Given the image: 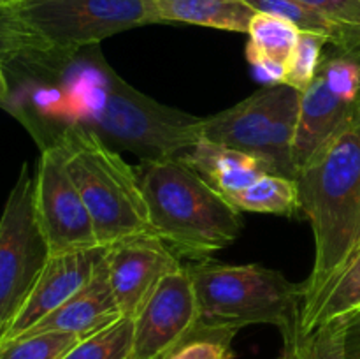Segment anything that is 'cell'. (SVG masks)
Masks as SVG:
<instances>
[{
	"mask_svg": "<svg viewBox=\"0 0 360 359\" xmlns=\"http://www.w3.org/2000/svg\"><path fill=\"white\" fill-rule=\"evenodd\" d=\"M67 62L46 74L63 81L69 118L62 123L84 127L115 150L139 155L141 160L181 158L202 139L204 118L134 88L105 62L97 44L74 53L72 76Z\"/></svg>",
	"mask_w": 360,
	"mask_h": 359,
	"instance_id": "6da1fadb",
	"label": "cell"
},
{
	"mask_svg": "<svg viewBox=\"0 0 360 359\" xmlns=\"http://www.w3.org/2000/svg\"><path fill=\"white\" fill-rule=\"evenodd\" d=\"M301 211L315 236V264L304 282L309 305L360 245V115L327 139L297 172Z\"/></svg>",
	"mask_w": 360,
	"mask_h": 359,
	"instance_id": "7a4b0ae2",
	"label": "cell"
},
{
	"mask_svg": "<svg viewBox=\"0 0 360 359\" xmlns=\"http://www.w3.org/2000/svg\"><path fill=\"white\" fill-rule=\"evenodd\" d=\"M39 146L58 151L94 222L98 245L151 232L136 169L101 136L74 123L25 120Z\"/></svg>",
	"mask_w": 360,
	"mask_h": 359,
	"instance_id": "3957f363",
	"label": "cell"
},
{
	"mask_svg": "<svg viewBox=\"0 0 360 359\" xmlns=\"http://www.w3.org/2000/svg\"><path fill=\"white\" fill-rule=\"evenodd\" d=\"M136 172L151 232L176 256L206 260L239 238L241 211L181 158L141 160Z\"/></svg>",
	"mask_w": 360,
	"mask_h": 359,
	"instance_id": "277c9868",
	"label": "cell"
},
{
	"mask_svg": "<svg viewBox=\"0 0 360 359\" xmlns=\"http://www.w3.org/2000/svg\"><path fill=\"white\" fill-rule=\"evenodd\" d=\"M186 267L199 305L197 333L236 334L250 324H273L285 336L301 326L304 284H294L281 271L210 260Z\"/></svg>",
	"mask_w": 360,
	"mask_h": 359,
	"instance_id": "5b68a950",
	"label": "cell"
},
{
	"mask_svg": "<svg viewBox=\"0 0 360 359\" xmlns=\"http://www.w3.org/2000/svg\"><path fill=\"white\" fill-rule=\"evenodd\" d=\"M49 259L35 211V178L25 162L0 217V341Z\"/></svg>",
	"mask_w": 360,
	"mask_h": 359,
	"instance_id": "8992f818",
	"label": "cell"
},
{
	"mask_svg": "<svg viewBox=\"0 0 360 359\" xmlns=\"http://www.w3.org/2000/svg\"><path fill=\"white\" fill-rule=\"evenodd\" d=\"M18 9L53 48L65 53L153 25L150 0H20Z\"/></svg>",
	"mask_w": 360,
	"mask_h": 359,
	"instance_id": "52a82bcc",
	"label": "cell"
},
{
	"mask_svg": "<svg viewBox=\"0 0 360 359\" xmlns=\"http://www.w3.org/2000/svg\"><path fill=\"white\" fill-rule=\"evenodd\" d=\"M35 211L49 256L101 246L90 211L62 157L51 146L41 148L35 175Z\"/></svg>",
	"mask_w": 360,
	"mask_h": 359,
	"instance_id": "ba28073f",
	"label": "cell"
},
{
	"mask_svg": "<svg viewBox=\"0 0 360 359\" xmlns=\"http://www.w3.org/2000/svg\"><path fill=\"white\" fill-rule=\"evenodd\" d=\"M199 327L195 287L186 266L169 273L134 317L132 359H165Z\"/></svg>",
	"mask_w": 360,
	"mask_h": 359,
	"instance_id": "9c48e42d",
	"label": "cell"
},
{
	"mask_svg": "<svg viewBox=\"0 0 360 359\" xmlns=\"http://www.w3.org/2000/svg\"><path fill=\"white\" fill-rule=\"evenodd\" d=\"M109 282L123 317H136L169 273L181 267L174 250L153 232L105 246Z\"/></svg>",
	"mask_w": 360,
	"mask_h": 359,
	"instance_id": "30bf717a",
	"label": "cell"
},
{
	"mask_svg": "<svg viewBox=\"0 0 360 359\" xmlns=\"http://www.w3.org/2000/svg\"><path fill=\"white\" fill-rule=\"evenodd\" d=\"M105 246H95L79 252L49 256L41 277L35 282L30 296L13 320L0 345L13 341L27 333L32 326L69 301L94 278L98 264L104 259Z\"/></svg>",
	"mask_w": 360,
	"mask_h": 359,
	"instance_id": "8fae6325",
	"label": "cell"
},
{
	"mask_svg": "<svg viewBox=\"0 0 360 359\" xmlns=\"http://www.w3.org/2000/svg\"><path fill=\"white\" fill-rule=\"evenodd\" d=\"M299 94L288 84H269L232 108L202 120V139L234 148L260 160L274 116Z\"/></svg>",
	"mask_w": 360,
	"mask_h": 359,
	"instance_id": "7c38bea8",
	"label": "cell"
},
{
	"mask_svg": "<svg viewBox=\"0 0 360 359\" xmlns=\"http://www.w3.org/2000/svg\"><path fill=\"white\" fill-rule=\"evenodd\" d=\"M120 317L123 315L120 312L118 303H116L111 282H109V270L104 256L94 278L79 292H76L69 301L63 303L60 308L49 313L48 317L39 320L35 326H32L21 336L58 331V333H70L84 338L94 334L95 331L102 329V327L109 326Z\"/></svg>",
	"mask_w": 360,
	"mask_h": 359,
	"instance_id": "4fadbf2b",
	"label": "cell"
},
{
	"mask_svg": "<svg viewBox=\"0 0 360 359\" xmlns=\"http://www.w3.org/2000/svg\"><path fill=\"white\" fill-rule=\"evenodd\" d=\"M357 111L355 102H348L334 94L320 74L301 92L297 127L294 137V164L299 169L309 157L334 136Z\"/></svg>",
	"mask_w": 360,
	"mask_h": 359,
	"instance_id": "5bb4252c",
	"label": "cell"
},
{
	"mask_svg": "<svg viewBox=\"0 0 360 359\" xmlns=\"http://www.w3.org/2000/svg\"><path fill=\"white\" fill-rule=\"evenodd\" d=\"M183 162L195 169L213 189L225 197L252 185L257 178L266 175L262 160L245 151L200 139L181 157Z\"/></svg>",
	"mask_w": 360,
	"mask_h": 359,
	"instance_id": "9a60e30c",
	"label": "cell"
},
{
	"mask_svg": "<svg viewBox=\"0 0 360 359\" xmlns=\"http://www.w3.org/2000/svg\"><path fill=\"white\" fill-rule=\"evenodd\" d=\"M153 23H186L248 34L257 11L245 0H150Z\"/></svg>",
	"mask_w": 360,
	"mask_h": 359,
	"instance_id": "2e32d148",
	"label": "cell"
},
{
	"mask_svg": "<svg viewBox=\"0 0 360 359\" xmlns=\"http://www.w3.org/2000/svg\"><path fill=\"white\" fill-rule=\"evenodd\" d=\"M357 310H360V245L322 292L309 305L302 306V334H309L322 324L347 317Z\"/></svg>",
	"mask_w": 360,
	"mask_h": 359,
	"instance_id": "e0dca14e",
	"label": "cell"
},
{
	"mask_svg": "<svg viewBox=\"0 0 360 359\" xmlns=\"http://www.w3.org/2000/svg\"><path fill=\"white\" fill-rule=\"evenodd\" d=\"M56 51L58 49L25 20L18 2L0 4V63L4 67L20 63L32 69L48 62Z\"/></svg>",
	"mask_w": 360,
	"mask_h": 359,
	"instance_id": "ac0fdd59",
	"label": "cell"
},
{
	"mask_svg": "<svg viewBox=\"0 0 360 359\" xmlns=\"http://www.w3.org/2000/svg\"><path fill=\"white\" fill-rule=\"evenodd\" d=\"M239 211L269 213L299 218L302 215L299 187L295 180L266 172L252 185L227 197Z\"/></svg>",
	"mask_w": 360,
	"mask_h": 359,
	"instance_id": "d6986e66",
	"label": "cell"
},
{
	"mask_svg": "<svg viewBox=\"0 0 360 359\" xmlns=\"http://www.w3.org/2000/svg\"><path fill=\"white\" fill-rule=\"evenodd\" d=\"M301 30L283 18L259 13L250 21L246 58L250 65L262 60H273L287 65Z\"/></svg>",
	"mask_w": 360,
	"mask_h": 359,
	"instance_id": "ffe728a7",
	"label": "cell"
},
{
	"mask_svg": "<svg viewBox=\"0 0 360 359\" xmlns=\"http://www.w3.org/2000/svg\"><path fill=\"white\" fill-rule=\"evenodd\" d=\"M134 319L120 317L109 326L84 336L62 359H132Z\"/></svg>",
	"mask_w": 360,
	"mask_h": 359,
	"instance_id": "44dd1931",
	"label": "cell"
},
{
	"mask_svg": "<svg viewBox=\"0 0 360 359\" xmlns=\"http://www.w3.org/2000/svg\"><path fill=\"white\" fill-rule=\"evenodd\" d=\"M327 44L329 42L322 35L301 32L297 44H295L294 51L287 62L283 84H288L297 92H304L319 74Z\"/></svg>",
	"mask_w": 360,
	"mask_h": 359,
	"instance_id": "7402d4cb",
	"label": "cell"
},
{
	"mask_svg": "<svg viewBox=\"0 0 360 359\" xmlns=\"http://www.w3.org/2000/svg\"><path fill=\"white\" fill-rule=\"evenodd\" d=\"M81 338L70 333H49L21 336L0 345V359H62Z\"/></svg>",
	"mask_w": 360,
	"mask_h": 359,
	"instance_id": "603a6c76",
	"label": "cell"
},
{
	"mask_svg": "<svg viewBox=\"0 0 360 359\" xmlns=\"http://www.w3.org/2000/svg\"><path fill=\"white\" fill-rule=\"evenodd\" d=\"M319 74L327 81L330 90L341 99L357 104L360 88V58L334 51L330 55L323 53Z\"/></svg>",
	"mask_w": 360,
	"mask_h": 359,
	"instance_id": "cb8c5ba5",
	"label": "cell"
},
{
	"mask_svg": "<svg viewBox=\"0 0 360 359\" xmlns=\"http://www.w3.org/2000/svg\"><path fill=\"white\" fill-rule=\"evenodd\" d=\"M306 359H348L345 317L322 324L304 334Z\"/></svg>",
	"mask_w": 360,
	"mask_h": 359,
	"instance_id": "d4e9b609",
	"label": "cell"
},
{
	"mask_svg": "<svg viewBox=\"0 0 360 359\" xmlns=\"http://www.w3.org/2000/svg\"><path fill=\"white\" fill-rule=\"evenodd\" d=\"M232 338L234 334L225 331L195 334L165 359H234Z\"/></svg>",
	"mask_w": 360,
	"mask_h": 359,
	"instance_id": "484cf974",
	"label": "cell"
},
{
	"mask_svg": "<svg viewBox=\"0 0 360 359\" xmlns=\"http://www.w3.org/2000/svg\"><path fill=\"white\" fill-rule=\"evenodd\" d=\"M329 20L360 30V0H301Z\"/></svg>",
	"mask_w": 360,
	"mask_h": 359,
	"instance_id": "4316f807",
	"label": "cell"
},
{
	"mask_svg": "<svg viewBox=\"0 0 360 359\" xmlns=\"http://www.w3.org/2000/svg\"><path fill=\"white\" fill-rule=\"evenodd\" d=\"M276 359H306L304 354V334L301 326L295 327L292 333L283 336V348Z\"/></svg>",
	"mask_w": 360,
	"mask_h": 359,
	"instance_id": "83f0119b",
	"label": "cell"
},
{
	"mask_svg": "<svg viewBox=\"0 0 360 359\" xmlns=\"http://www.w3.org/2000/svg\"><path fill=\"white\" fill-rule=\"evenodd\" d=\"M347 320L348 359H360V312L345 317Z\"/></svg>",
	"mask_w": 360,
	"mask_h": 359,
	"instance_id": "f1b7e54d",
	"label": "cell"
},
{
	"mask_svg": "<svg viewBox=\"0 0 360 359\" xmlns=\"http://www.w3.org/2000/svg\"><path fill=\"white\" fill-rule=\"evenodd\" d=\"M11 97L9 90V80L6 76V67L0 63V104H6Z\"/></svg>",
	"mask_w": 360,
	"mask_h": 359,
	"instance_id": "f546056e",
	"label": "cell"
},
{
	"mask_svg": "<svg viewBox=\"0 0 360 359\" xmlns=\"http://www.w3.org/2000/svg\"><path fill=\"white\" fill-rule=\"evenodd\" d=\"M13 2H18V0H0V4H13Z\"/></svg>",
	"mask_w": 360,
	"mask_h": 359,
	"instance_id": "4dcf8cb0",
	"label": "cell"
},
{
	"mask_svg": "<svg viewBox=\"0 0 360 359\" xmlns=\"http://www.w3.org/2000/svg\"><path fill=\"white\" fill-rule=\"evenodd\" d=\"M357 108H359V115H360V88H359V97H357Z\"/></svg>",
	"mask_w": 360,
	"mask_h": 359,
	"instance_id": "1f68e13d",
	"label": "cell"
},
{
	"mask_svg": "<svg viewBox=\"0 0 360 359\" xmlns=\"http://www.w3.org/2000/svg\"><path fill=\"white\" fill-rule=\"evenodd\" d=\"M357 312H360V310H357ZM355 313V312H354ZM350 315H352V313H350Z\"/></svg>",
	"mask_w": 360,
	"mask_h": 359,
	"instance_id": "d6a6232c",
	"label": "cell"
},
{
	"mask_svg": "<svg viewBox=\"0 0 360 359\" xmlns=\"http://www.w3.org/2000/svg\"><path fill=\"white\" fill-rule=\"evenodd\" d=\"M18 2H20V0H18Z\"/></svg>",
	"mask_w": 360,
	"mask_h": 359,
	"instance_id": "836d02e7",
	"label": "cell"
}]
</instances>
